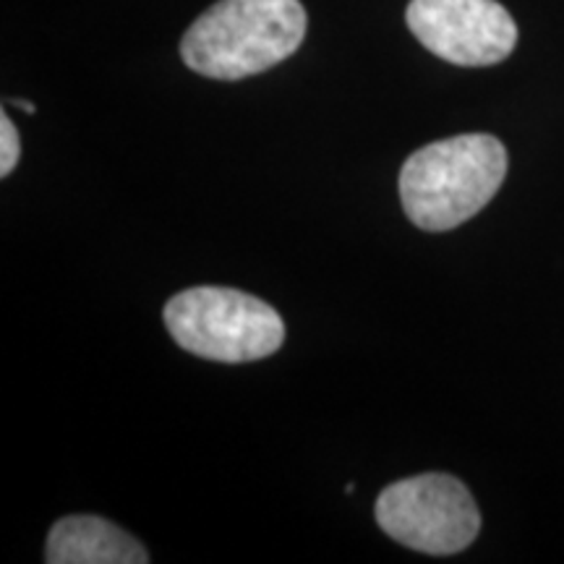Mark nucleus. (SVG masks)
Segmentation results:
<instances>
[{
	"label": "nucleus",
	"instance_id": "obj_1",
	"mask_svg": "<svg viewBox=\"0 0 564 564\" xmlns=\"http://www.w3.org/2000/svg\"><path fill=\"white\" fill-rule=\"evenodd\" d=\"M306 26L301 0H220L183 34L181 58L207 79L238 82L291 58Z\"/></svg>",
	"mask_w": 564,
	"mask_h": 564
},
{
	"label": "nucleus",
	"instance_id": "obj_2",
	"mask_svg": "<svg viewBox=\"0 0 564 564\" xmlns=\"http://www.w3.org/2000/svg\"><path fill=\"white\" fill-rule=\"evenodd\" d=\"M507 150L491 133H460L423 147L400 171V199L421 230L444 232L478 215L502 186Z\"/></svg>",
	"mask_w": 564,
	"mask_h": 564
},
{
	"label": "nucleus",
	"instance_id": "obj_3",
	"mask_svg": "<svg viewBox=\"0 0 564 564\" xmlns=\"http://www.w3.org/2000/svg\"><path fill=\"white\" fill-rule=\"evenodd\" d=\"M162 319L183 350L217 364L262 361L285 343V322L270 303L232 288H188L165 303Z\"/></svg>",
	"mask_w": 564,
	"mask_h": 564
},
{
	"label": "nucleus",
	"instance_id": "obj_4",
	"mask_svg": "<svg viewBox=\"0 0 564 564\" xmlns=\"http://www.w3.org/2000/svg\"><path fill=\"white\" fill-rule=\"evenodd\" d=\"M373 512L390 539L421 554H457L481 531L474 494L447 474H423L387 486Z\"/></svg>",
	"mask_w": 564,
	"mask_h": 564
},
{
	"label": "nucleus",
	"instance_id": "obj_5",
	"mask_svg": "<svg viewBox=\"0 0 564 564\" xmlns=\"http://www.w3.org/2000/svg\"><path fill=\"white\" fill-rule=\"evenodd\" d=\"M405 21L429 53L455 66H494L518 45V24L497 0H411Z\"/></svg>",
	"mask_w": 564,
	"mask_h": 564
},
{
	"label": "nucleus",
	"instance_id": "obj_6",
	"mask_svg": "<svg viewBox=\"0 0 564 564\" xmlns=\"http://www.w3.org/2000/svg\"><path fill=\"white\" fill-rule=\"evenodd\" d=\"M51 564H147V549L110 520L68 514L51 528L45 546Z\"/></svg>",
	"mask_w": 564,
	"mask_h": 564
},
{
	"label": "nucleus",
	"instance_id": "obj_7",
	"mask_svg": "<svg viewBox=\"0 0 564 564\" xmlns=\"http://www.w3.org/2000/svg\"><path fill=\"white\" fill-rule=\"evenodd\" d=\"M21 158V141L17 126L11 123V116H0V175H11Z\"/></svg>",
	"mask_w": 564,
	"mask_h": 564
},
{
	"label": "nucleus",
	"instance_id": "obj_8",
	"mask_svg": "<svg viewBox=\"0 0 564 564\" xmlns=\"http://www.w3.org/2000/svg\"><path fill=\"white\" fill-rule=\"evenodd\" d=\"M11 105H13V108H21L24 112H30V116H32L34 110H37V105H34V102H26V100H11Z\"/></svg>",
	"mask_w": 564,
	"mask_h": 564
}]
</instances>
